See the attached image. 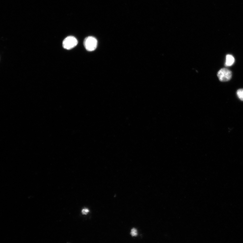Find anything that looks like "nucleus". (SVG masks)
Instances as JSON below:
<instances>
[{
  "label": "nucleus",
  "mask_w": 243,
  "mask_h": 243,
  "mask_svg": "<svg viewBox=\"0 0 243 243\" xmlns=\"http://www.w3.org/2000/svg\"><path fill=\"white\" fill-rule=\"evenodd\" d=\"M97 41L93 36H90L86 38L84 41L85 48L88 51H94L97 46Z\"/></svg>",
  "instance_id": "f257e3e1"
},
{
  "label": "nucleus",
  "mask_w": 243,
  "mask_h": 243,
  "mask_svg": "<svg viewBox=\"0 0 243 243\" xmlns=\"http://www.w3.org/2000/svg\"><path fill=\"white\" fill-rule=\"evenodd\" d=\"M217 76L220 81H227L231 79L232 73L228 69L223 68L219 71L217 73Z\"/></svg>",
  "instance_id": "f03ea898"
},
{
  "label": "nucleus",
  "mask_w": 243,
  "mask_h": 243,
  "mask_svg": "<svg viewBox=\"0 0 243 243\" xmlns=\"http://www.w3.org/2000/svg\"><path fill=\"white\" fill-rule=\"evenodd\" d=\"M77 44V39L74 36H69L64 40L63 46L64 48L70 50L75 47Z\"/></svg>",
  "instance_id": "7ed1b4c3"
},
{
  "label": "nucleus",
  "mask_w": 243,
  "mask_h": 243,
  "mask_svg": "<svg viewBox=\"0 0 243 243\" xmlns=\"http://www.w3.org/2000/svg\"><path fill=\"white\" fill-rule=\"evenodd\" d=\"M235 62V58L232 55L228 54L226 57L225 65L227 67L232 66Z\"/></svg>",
  "instance_id": "20e7f679"
},
{
  "label": "nucleus",
  "mask_w": 243,
  "mask_h": 243,
  "mask_svg": "<svg viewBox=\"0 0 243 243\" xmlns=\"http://www.w3.org/2000/svg\"><path fill=\"white\" fill-rule=\"evenodd\" d=\"M237 95L238 98L243 101V89L238 90L237 91Z\"/></svg>",
  "instance_id": "39448f33"
},
{
  "label": "nucleus",
  "mask_w": 243,
  "mask_h": 243,
  "mask_svg": "<svg viewBox=\"0 0 243 243\" xmlns=\"http://www.w3.org/2000/svg\"><path fill=\"white\" fill-rule=\"evenodd\" d=\"M131 235L132 236H136L137 235V232L136 229L135 228H133L131 232Z\"/></svg>",
  "instance_id": "423d86ee"
},
{
  "label": "nucleus",
  "mask_w": 243,
  "mask_h": 243,
  "mask_svg": "<svg viewBox=\"0 0 243 243\" xmlns=\"http://www.w3.org/2000/svg\"><path fill=\"white\" fill-rule=\"evenodd\" d=\"M89 212V210L87 208H85L82 210V214L86 215Z\"/></svg>",
  "instance_id": "0eeeda50"
}]
</instances>
